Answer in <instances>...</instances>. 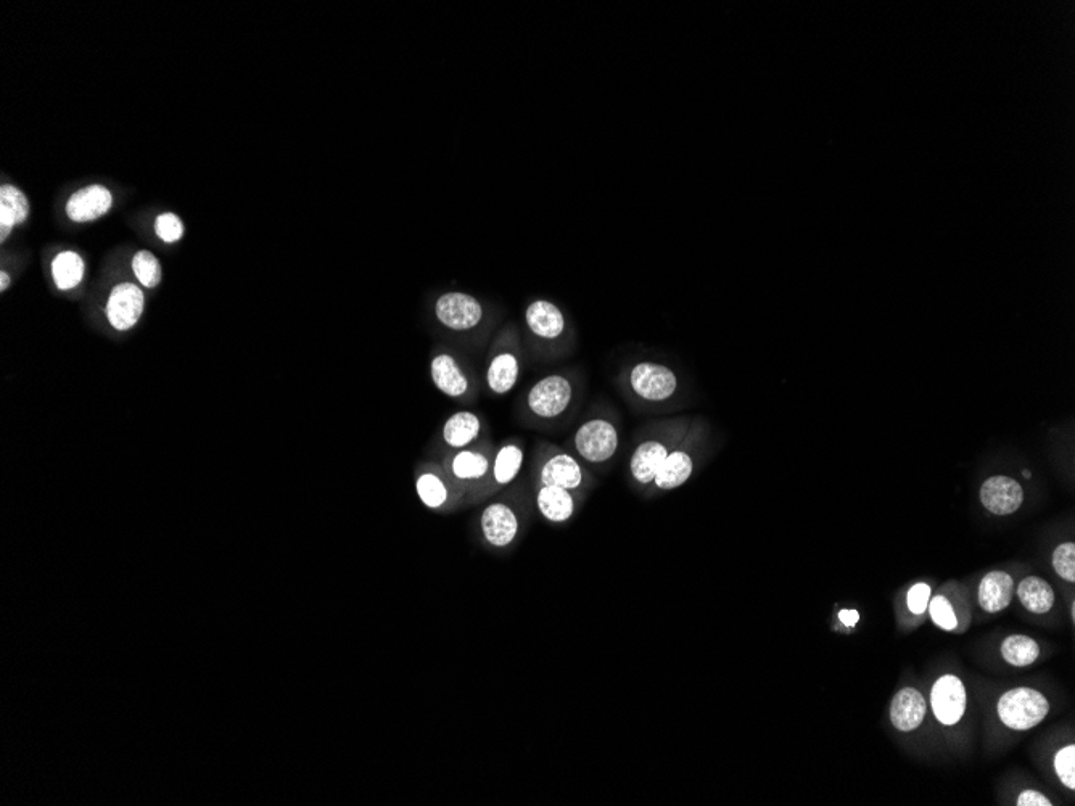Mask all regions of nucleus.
<instances>
[{
	"mask_svg": "<svg viewBox=\"0 0 1075 806\" xmlns=\"http://www.w3.org/2000/svg\"><path fill=\"white\" fill-rule=\"evenodd\" d=\"M1051 564L1063 580L1074 583L1075 581V544L1063 543L1056 547L1053 552Z\"/></svg>",
	"mask_w": 1075,
	"mask_h": 806,
	"instance_id": "c85d7f7f",
	"label": "nucleus"
},
{
	"mask_svg": "<svg viewBox=\"0 0 1075 806\" xmlns=\"http://www.w3.org/2000/svg\"><path fill=\"white\" fill-rule=\"evenodd\" d=\"M572 399V382L564 375H548L528 391L527 408L536 419L552 420L570 408Z\"/></svg>",
	"mask_w": 1075,
	"mask_h": 806,
	"instance_id": "1a4fd4ad",
	"label": "nucleus"
},
{
	"mask_svg": "<svg viewBox=\"0 0 1075 806\" xmlns=\"http://www.w3.org/2000/svg\"><path fill=\"white\" fill-rule=\"evenodd\" d=\"M533 477L535 483L561 486L573 493L588 494L596 485L593 475L578 457L552 446H544L536 453Z\"/></svg>",
	"mask_w": 1075,
	"mask_h": 806,
	"instance_id": "f03ea898",
	"label": "nucleus"
},
{
	"mask_svg": "<svg viewBox=\"0 0 1075 806\" xmlns=\"http://www.w3.org/2000/svg\"><path fill=\"white\" fill-rule=\"evenodd\" d=\"M519 361L512 353L496 354L490 362L487 372V383L495 395H507L514 390L519 380Z\"/></svg>",
	"mask_w": 1075,
	"mask_h": 806,
	"instance_id": "393cba45",
	"label": "nucleus"
},
{
	"mask_svg": "<svg viewBox=\"0 0 1075 806\" xmlns=\"http://www.w3.org/2000/svg\"><path fill=\"white\" fill-rule=\"evenodd\" d=\"M1055 771L1067 789H1075V745H1067L1056 753Z\"/></svg>",
	"mask_w": 1075,
	"mask_h": 806,
	"instance_id": "c756f323",
	"label": "nucleus"
},
{
	"mask_svg": "<svg viewBox=\"0 0 1075 806\" xmlns=\"http://www.w3.org/2000/svg\"><path fill=\"white\" fill-rule=\"evenodd\" d=\"M981 501L985 509L995 515L1014 514L1024 502V490L1014 478L997 475L984 482Z\"/></svg>",
	"mask_w": 1075,
	"mask_h": 806,
	"instance_id": "dca6fc26",
	"label": "nucleus"
},
{
	"mask_svg": "<svg viewBox=\"0 0 1075 806\" xmlns=\"http://www.w3.org/2000/svg\"><path fill=\"white\" fill-rule=\"evenodd\" d=\"M929 597H931V588L924 583H918L910 589L908 593V607L915 615H921L926 612L927 604H929Z\"/></svg>",
	"mask_w": 1075,
	"mask_h": 806,
	"instance_id": "473e14b6",
	"label": "nucleus"
},
{
	"mask_svg": "<svg viewBox=\"0 0 1075 806\" xmlns=\"http://www.w3.org/2000/svg\"><path fill=\"white\" fill-rule=\"evenodd\" d=\"M430 372L435 387L449 398H461L469 391V380L449 354H438L432 361Z\"/></svg>",
	"mask_w": 1075,
	"mask_h": 806,
	"instance_id": "4be33fe9",
	"label": "nucleus"
},
{
	"mask_svg": "<svg viewBox=\"0 0 1075 806\" xmlns=\"http://www.w3.org/2000/svg\"><path fill=\"white\" fill-rule=\"evenodd\" d=\"M132 269L144 287H157L161 280L160 261L150 251H139L132 260Z\"/></svg>",
	"mask_w": 1075,
	"mask_h": 806,
	"instance_id": "cd10ccee",
	"label": "nucleus"
},
{
	"mask_svg": "<svg viewBox=\"0 0 1075 806\" xmlns=\"http://www.w3.org/2000/svg\"><path fill=\"white\" fill-rule=\"evenodd\" d=\"M931 704L934 715L945 726H953L966 712V689L960 678L945 675L932 687Z\"/></svg>",
	"mask_w": 1075,
	"mask_h": 806,
	"instance_id": "4468645a",
	"label": "nucleus"
},
{
	"mask_svg": "<svg viewBox=\"0 0 1075 806\" xmlns=\"http://www.w3.org/2000/svg\"><path fill=\"white\" fill-rule=\"evenodd\" d=\"M927 605H929V612H931L935 625L945 631L955 630L958 621H956L955 612H953L952 604L947 601V597H934Z\"/></svg>",
	"mask_w": 1075,
	"mask_h": 806,
	"instance_id": "7c9ffc66",
	"label": "nucleus"
},
{
	"mask_svg": "<svg viewBox=\"0 0 1075 806\" xmlns=\"http://www.w3.org/2000/svg\"><path fill=\"white\" fill-rule=\"evenodd\" d=\"M9 284V274H7V272H2V274H0V290H2V292H5V290H7V287H9Z\"/></svg>",
	"mask_w": 1075,
	"mask_h": 806,
	"instance_id": "c9c22d12",
	"label": "nucleus"
},
{
	"mask_svg": "<svg viewBox=\"0 0 1075 806\" xmlns=\"http://www.w3.org/2000/svg\"><path fill=\"white\" fill-rule=\"evenodd\" d=\"M628 393L643 404L670 403L680 390V379L673 369L660 362L643 361L631 367L627 375Z\"/></svg>",
	"mask_w": 1075,
	"mask_h": 806,
	"instance_id": "39448f33",
	"label": "nucleus"
},
{
	"mask_svg": "<svg viewBox=\"0 0 1075 806\" xmlns=\"http://www.w3.org/2000/svg\"><path fill=\"white\" fill-rule=\"evenodd\" d=\"M692 422L689 419H670L652 425L636 441L631 451L630 472L631 485L638 493L644 494L654 482L655 475L664 465L668 454L680 445Z\"/></svg>",
	"mask_w": 1075,
	"mask_h": 806,
	"instance_id": "f257e3e1",
	"label": "nucleus"
},
{
	"mask_svg": "<svg viewBox=\"0 0 1075 806\" xmlns=\"http://www.w3.org/2000/svg\"><path fill=\"white\" fill-rule=\"evenodd\" d=\"M113 197L103 186H89L76 192L68 200L66 213L75 223H87L99 219L112 208Z\"/></svg>",
	"mask_w": 1075,
	"mask_h": 806,
	"instance_id": "f3484780",
	"label": "nucleus"
},
{
	"mask_svg": "<svg viewBox=\"0 0 1075 806\" xmlns=\"http://www.w3.org/2000/svg\"><path fill=\"white\" fill-rule=\"evenodd\" d=\"M438 321L451 330H470L482 321L483 308L478 300L466 293H446L435 305Z\"/></svg>",
	"mask_w": 1075,
	"mask_h": 806,
	"instance_id": "ddd939ff",
	"label": "nucleus"
},
{
	"mask_svg": "<svg viewBox=\"0 0 1075 806\" xmlns=\"http://www.w3.org/2000/svg\"><path fill=\"white\" fill-rule=\"evenodd\" d=\"M480 435H482V420L477 414L469 411L453 414L446 420L441 430L445 445L453 451L474 446Z\"/></svg>",
	"mask_w": 1075,
	"mask_h": 806,
	"instance_id": "6ab92c4d",
	"label": "nucleus"
},
{
	"mask_svg": "<svg viewBox=\"0 0 1075 806\" xmlns=\"http://www.w3.org/2000/svg\"><path fill=\"white\" fill-rule=\"evenodd\" d=\"M416 493L419 501L435 512L456 509L464 501L461 491L449 480L441 465L424 464L417 470Z\"/></svg>",
	"mask_w": 1075,
	"mask_h": 806,
	"instance_id": "9d476101",
	"label": "nucleus"
},
{
	"mask_svg": "<svg viewBox=\"0 0 1075 806\" xmlns=\"http://www.w3.org/2000/svg\"><path fill=\"white\" fill-rule=\"evenodd\" d=\"M1019 806H1051L1053 803L1037 790H1024L1018 798Z\"/></svg>",
	"mask_w": 1075,
	"mask_h": 806,
	"instance_id": "72a5a7b5",
	"label": "nucleus"
},
{
	"mask_svg": "<svg viewBox=\"0 0 1075 806\" xmlns=\"http://www.w3.org/2000/svg\"><path fill=\"white\" fill-rule=\"evenodd\" d=\"M524 461V445L519 440L506 441L498 451H495L487 482L483 483L482 488L475 494L472 502H480L483 499L490 498L493 494L515 482V478L519 477L520 470L524 467Z\"/></svg>",
	"mask_w": 1075,
	"mask_h": 806,
	"instance_id": "9b49d317",
	"label": "nucleus"
},
{
	"mask_svg": "<svg viewBox=\"0 0 1075 806\" xmlns=\"http://www.w3.org/2000/svg\"><path fill=\"white\" fill-rule=\"evenodd\" d=\"M926 716V700L913 687H905L895 694L890 705V720L894 728L902 732L918 729Z\"/></svg>",
	"mask_w": 1075,
	"mask_h": 806,
	"instance_id": "a211bd4d",
	"label": "nucleus"
},
{
	"mask_svg": "<svg viewBox=\"0 0 1075 806\" xmlns=\"http://www.w3.org/2000/svg\"><path fill=\"white\" fill-rule=\"evenodd\" d=\"M155 229H157L158 237L163 242L174 243L182 239L184 234V226H182L181 219L173 213H165L158 216L157 223H155Z\"/></svg>",
	"mask_w": 1075,
	"mask_h": 806,
	"instance_id": "2f4dec72",
	"label": "nucleus"
},
{
	"mask_svg": "<svg viewBox=\"0 0 1075 806\" xmlns=\"http://www.w3.org/2000/svg\"><path fill=\"white\" fill-rule=\"evenodd\" d=\"M1018 597L1021 604L1032 613H1047L1055 605V591L1040 576H1027L1019 583Z\"/></svg>",
	"mask_w": 1075,
	"mask_h": 806,
	"instance_id": "b1692460",
	"label": "nucleus"
},
{
	"mask_svg": "<svg viewBox=\"0 0 1075 806\" xmlns=\"http://www.w3.org/2000/svg\"><path fill=\"white\" fill-rule=\"evenodd\" d=\"M1050 712V704L1042 692L1030 687H1016L998 700V716L1006 728L1027 731L1042 723Z\"/></svg>",
	"mask_w": 1075,
	"mask_h": 806,
	"instance_id": "0eeeda50",
	"label": "nucleus"
},
{
	"mask_svg": "<svg viewBox=\"0 0 1075 806\" xmlns=\"http://www.w3.org/2000/svg\"><path fill=\"white\" fill-rule=\"evenodd\" d=\"M525 319L533 334L546 340L561 337L565 329L564 314L556 305H552L551 301H533L532 305L528 306Z\"/></svg>",
	"mask_w": 1075,
	"mask_h": 806,
	"instance_id": "412c9836",
	"label": "nucleus"
},
{
	"mask_svg": "<svg viewBox=\"0 0 1075 806\" xmlns=\"http://www.w3.org/2000/svg\"><path fill=\"white\" fill-rule=\"evenodd\" d=\"M55 284L60 290L78 287L84 277V261L75 251H65L52 264Z\"/></svg>",
	"mask_w": 1075,
	"mask_h": 806,
	"instance_id": "bb28decb",
	"label": "nucleus"
},
{
	"mask_svg": "<svg viewBox=\"0 0 1075 806\" xmlns=\"http://www.w3.org/2000/svg\"><path fill=\"white\" fill-rule=\"evenodd\" d=\"M1014 580L1010 573L990 572L982 578L979 586V604L985 612L1005 610L1013 601Z\"/></svg>",
	"mask_w": 1075,
	"mask_h": 806,
	"instance_id": "aec40b11",
	"label": "nucleus"
},
{
	"mask_svg": "<svg viewBox=\"0 0 1075 806\" xmlns=\"http://www.w3.org/2000/svg\"><path fill=\"white\" fill-rule=\"evenodd\" d=\"M1001 655L1013 667H1029L1040 657V646L1029 636L1013 634L1001 644Z\"/></svg>",
	"mask_w": 1075,
	"mask_h": 806,
	"instance_id": "a878e982",
	"label": "nucleus"
},
{
	"mask_svg": "<svg viewBox=\"0 0 1075 806\" xmlns=\"http://www.w3.org/2000/svg\"><path fill=\"white\" fill-rule=\"evenodd\" d=\"M586 494L573 493L561 486L541 485L535 483V506L546 522L552 525H564L577 514L581 499Z\"/></svg>",
	"mask_w": 1075,
	"mask_h": 806,
	"instance_id": "f8f14e48",
	"label": "nucleus"
},
{
	"mask_svg": "<svg viewBox=\"0 0 1075 806\" xmlns=\"http://www.w3.org/2000/svg\"><path fill=\"white\" fill-rule=\"evenodd\" d=\"M839 620H841L845 626L853 628V626L857 625L858 620H860V615H858L857 610L844 609L839 612Z\"/></svg>",
	"mask_w": 1075,
	"mask_h": 806,
	"instance_id": "f704fd0d",
	"label": "nucleus"
},
{
	"mask_svg": "<svg viewBox=\"0 0 1075 806\" xmlns=\"http://www.w3.org/2000/svg\"><path fill=\"white\" fill-rule=\"evenodd\" d=\"M29 214L26 195L17 187L4 186L0 189V240L5 242L17 224L25 223Z\"/></svg>",
	"mask_w": 1075,
	"mask_h": 806,
	"instance_id": "5701e85b",
	"label": "nucleus"
},
{
	"mask_svg": "<svg viewBox=\"0 0 1075 806\" xmlns=\"http://www.w3.org/2000/svg\"><path fill=\"white\" fill-rule=\"evenodd\" d=\"M478 528L485 544L501 551L514 546L519 539L522 517L515 504L499 499L483 507L478 517Z\"/></svg>",
	"mask_w": 1075,
	"mask_h": 806,
	"instance_id": "6e6552de",
	"label": "nucleus"
},
{
	"mask_svg": "<svg viewBox=\"0 0 1075 806\" xmlns=\"http://www.w3.org/2000/svg\"><path fill=\"white\" fill-rule=\"evenodd\" d=\"M144 311V293L134 284L116 285L110 293L107 316L116 330H129L139 322Z\"/></svg>",
	"mask_w": 1075,
	"mask_h": 806,
	"instance_id": "2eb2a0df",
	"label": "nucleus"
},
{
	"mask_svg": "<svg viewBox=\"0 0 1075 806\" xmlns=\"http://www.w3.org/2000/svg\"><path fill=\"white\" fill-rule=\"evenodd\" d=\"M572 449L580 461L594 467L609 464L620 449V430L614 420L594 417L586 420L572 436Z\"/></svg>",
	"mask_w": 1075,
	"mask_h": 806,
	"instance_id": "20e7f679",
	"label": "nucleus"
},
{
	"mask_svg": "<svg viewBox=\"0 0 1075 806\" xmlns=\"http://www.w3.org/2000/svg\"><path fill=\"white\" fill-rule=\"evenodd\" d=\"M699 445H701V436L697 433L696 428H692L691 425L689 432L681 440L680 445L676 446L672 453L668 454L664 465L660 467L659 472L655 475L654 482L647 488L643 496L652 498L657 494L670 493V491L678 490L681 486L686 485L689 482V478L696 472Z\"/></svg>",
	"mask_w": 1075,
	"mask_h": 806,
	"instance_id": "423d86ee",
	"label": "nucleus"
},
{
	"mask_svg": "<svg viewBox=\"0 0 1075 806\" xmlns=\"http://www.w3.org/2000/svg\"><path fill=\"white\" fill-rule=\"evenodd\" d=\"M493 449L490 446H470L449 454L441 462L449 480L461 491L466 501L472 502L475 494L487 482L493 464Z\"/></svg>",
	"mask_w": 1075,
	"mask_h": 806,
	"instance_id": "7ed1b4c3",
	"label": "nucleus"
}]
</instances>
